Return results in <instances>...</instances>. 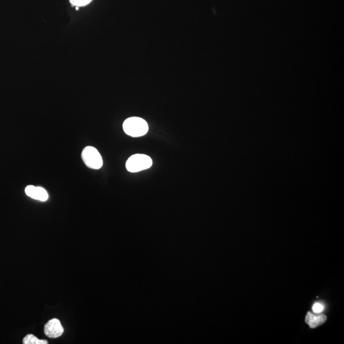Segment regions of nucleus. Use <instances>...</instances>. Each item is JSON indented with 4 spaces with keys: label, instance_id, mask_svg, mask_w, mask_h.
I'll use <instances>...</instances> for the list:
<instances>
[{
    "label": "nucleus",
    "instance_id": "f257e3e1",
    "mask_svg": "<svg viewBox=\"0 0 344 344\" xmlns=\"http://www.w3.org/2000/svg\"><path fill=\"white\" fill-rule=\"evenodd\" d=\"M123 130L126 134L132 137H140L148 134V123L143 119L132 117L127 119L123 123Z\"/></svg>",
    "mask_w": 344,
    "mask_h": 344
},
{
    "label": "nucleus",
    "instance_id": "f03ea898",
    "mask_svg": "<svg viewBox=\"0 0 344 344\" xmlns=\"http://www.w3.org/2000/svg\"><path fill=\"white\" fill-rule=\"evenodd\" d=\"M153 165V161L146 154H137L130 157L126 163L128 172L136 173L149 169Z\"/></svg>",
    "mask_w": 344,
    "mask_h": 344
},
{
    "label": "nucleus",
    "instance_id": "7ed1b4c3",
    "mask_svg": "<svg viewBox=\"0 0 344 344\" xmlns=\"http://www.w3.org/2000/svg\"><path fill=\"white\" fill-rule=\"evenodd\" d=\"M82 159L85 165L91 169L98 170L103 166L101 154L96 148L87 146L82 153Z\"/></svg>",
    "mask_w": 344,
    "mask_h": 344
},
{
    "label": "nucleus",
    "instance_id": "20e7f679",
    "mask_svg": "<svg viewBox=\"0 0 344 344\" xmlns=\"http://www.w3.org/2000/svg\"><path fill=\"white\" fill-rule=\"evenodd\" d=\"M64 329L58 319H53L45 325L44 333L49 338H58L62 335Z\"/></svg>",
    "mask_w": 344,
    "mask_h": 344
},
{
    "label": "nucleus",
    "instance_id": "39448f33",
    "mask_svg": "<svg viewBox=\"0 0 344 344\" xmlns=\"http://www.w3.org/2000/svg\"><path fill=\"white\" fill-rule=\"evenodd\" d=\"M25 193L27 196L34 200L41 201H46L48 200V193L41 187L28 186L26 187Z\"/></svg>",
    "mask_w": 344,
    "mask_h": 344
},
{
    "label": "nucleus",
    "instance_id": "423d86ee",
    "mask_svg": "<svg viewBox=\"0 0 344 344\" xmlns=\"http://www.w3.org/2000/svg\"><path fill=\"white\" fill-rule=\"evenodd\" d=\"M327 320V317L324 314L315 315L312 314L311 312H308L306 315V323L309 325L310 328H315L317 326L324 324Z\"/></svg>",
    "mask_w": 344,
    "mask_h": 344
},
{
    "label": "nucleus",
    "instance_id": "0eeeda50",
    "mask_svg": "<svg viewBox=\"0 0 344 344\" xmlns=\"http://www.w3.org/2000/svg\"><path fill=\"white\" fill-rule=\"evenodd\" d=\"M23 343L24 344H47L48 341L46 340H40L33 334H30L23 338Z\"/></svg>",
    "mask_w": 344,
    "mask_h": 344
},
{
    "label": "nucleus",
    "instance_id": "6e6552de",
    "mask_svg": "<svg viewBox=\"0 0 344 344\" xmlns=\"http://www.w3.org/2000/svg\"><path fill=\"white\" fill-rule=\"evenodd\" d=\"M72 7H84L91 3L92 0H69Z\"/></svg>",
    "mask_w": 344,
    "mask_h": 344
},
{
    "label": "nucleus",
    "instance_id": "1a4fd4ad",
    "mask_svg": "<svg viewBox=\"0 0 344 344\" xmlns=\"http://www.w3.org/2000/svg\"><path fill=\"white\" fill-rule=\"evenodd\" d=\"M312 310L314 312L316 313V314H320V313L323 311L324 306L320 303H315L312 307Z\"/></svg>",
    "mask_w": 344,
    "mask_h": 344
},
{
    "label": "nucleus",
    "instance_id": "9d476101",
    "mask_svg": "<svg viewBox=\"0 0 344 344\" xmlns=\"http://www.w3.org/2000/svg\"><path fill=\"white\" fill-rule=\"evenodd\" d=\"M79 7H76V10L78 11V10H79Z\"/></svg>",
    "mask_w": 344,
    "mask_h": 344
}]
</instances>
